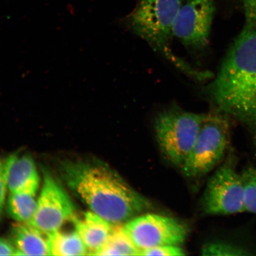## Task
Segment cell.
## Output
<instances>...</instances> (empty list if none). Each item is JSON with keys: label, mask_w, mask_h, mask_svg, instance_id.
I'll return each mask as SVG.
<instances>
[{"label": "cell", "mask_w": 256, "mask_h": 256, "mask_svg": "<svg viewBox=\"0 0 256 256\" xmlns=\"http://www.w3.org/2000/svg\"><path fill=\"white\" fill-rule=\"evenodd\" d=\"M204 92L216 112L242 124L256 146V30L243 28Z\"/></svg>", "instance_id": "1"}, {"label": "cell", "mask_w": 256, "mask_h": 256, "mask_svg": "<svg viewBox=\"0 0 256 256\" xmlns=\"http://www.w3.org/2000/svg\"><path fill=\"white\" fill-rule=\"evenodd\" d=\"M62 171L67 185L90 209L115 225L152 208L148 200L104 163L66 162Z\"/></svg>", "instance_id": "2"}, {"label": "cell", "mask_w": 256, "mask_h": 256, "mask_svg": "<svg viewBox=\"0 0 256 256\" xmlns=\"http://www.w3.org/2000/svg\"><path fill=\"white\" fill-rule=\"evenodd\" d=\"M187 0H138L124 21L134 34L152 49L162 54L190 78L199 80L203 72L197 71L176 56L170 48L174 37L176 18Z\"/></svg>", "instance_id": "3"}, {"label": "cell", "mask_w": 256, "mask_h": 256, "mask_svg": "<svg viewBox=\"0 0 256 256\" xmlns=\"http://www.w3.org/2000/svg\"><path fill=\"white\" fill-rule=\"evenodd\" d=\"M206 114L192 113L177 107L160 112L154 121L156 140L170 162L184 164L193 147Z\"/></svg>", "instance_id": "4"}, {"label": "cell", "mask_w": 256, "mask_h": 256, "mask_svg": "<svg viewBox=\"0 0 256 256\" xmlns=\"http://www.w3.org/2000/svg\"><path fill=\"white\" fill-rule=\"evenodd\" d=\"M229 119L216 112L206 114L194 145L182 166L184 176L204 177L222 163L230 144Z\"/></svg>", "instance_id": "5"}, {"label": "cell", "mask_w": 256, "mask_h": 256, "mask_svg": "<svg viewBox=\"0 0 256 256\" xmlns=\"http://www.w3.org/2000/svg\"><path fill=\"white\" fill-rule=\"evenodd\" d=\"M232 149L207 182L201 206L208 216H230L246 212L244 188Z\"/></svg>", "instance_id": "6"}, {"label": "cell", "mask_w": 256, "mask_h": 256, "mask_svg": "<svg viewBox=\"0 0 256 256\" xmlns=\"http://www.w3.org/2000/svg\"><path fill=\"white\" fill-rule=\"evenodd\" d=\"M124 226L140 252L162 245L180 246L188 233L187 226L180 220L156 214H140Z\"/></svg>", "instance_id": "7"}, {"label": "cell", "mask_w": 256, "mask_h": 256, "mask_svg": "<svg viewBox=\"0 0 256 256\" xmlns=\"http://www.w3.org/2000/svg\"><path fill=\"white\" fill-rule=\"evenodd\" d=\"M76 218V207L71 198L62 186L46 172L36 212L30 224L49 236Z\"/></svg>", "instance_id": "8"}, {"label": "cell", "mask_w": 256, "mask_h": 256, "mask_svg": "<svg viewBox=\"0 0 256 256\" xmlns=\"http://www.w3.org/2000/svg\"><path fill=\"white\" fill-rule=\"evenodd\" d=\"M215 0H187L176 18L174 36L186 47L201 50L209 43Z\"/></svg>", "instance_id": "9"}, {"label": "cell", "mask_w": 256, "mask_h": 256, "mask_svg": "<svg viewBox=\"0 0 256 256\" xmlns=\"http://www.w3.org/2000/svg\"><path fill=\"white\" fill-rule=\"evenodd\" d=\"M4 162L6 183L10 193L36 195L40 178L32 156L15 153Z\"/></svg>", "instance_id": "10"}, {"label": "cell", "mask_w": 256, "mask_h": 256, "mask_svg": "<svg viewBox=\"0 0 256 256\" xmlns=\"http://www.w3.org/2000/svg\"><path fill=\"white\" fill-rule=\"evenodd\" d=\"M73 222L88 255L94 256L104 247L115 225L92 210L86 212L81 219L76 218Z\"/></svg>", "instance_id": "11"}, {"label": "cell", "mask_w": 256, "mask_h": 256, "mask_svg": "<svg viewBox=\"0 0 256 256\" xmlns=\"http://www.w3.org/2000/svg\"><path fill=\"white\" fill-rule=\"evenodd\" d=\"M12 238L16 249V256H50L49 236L30 223L14 224Z\"/></svg>", "instance_id": "12"}, {"label": "cell", "mask_w": 256, "mask_h": 256, "mask_svg": "<svg viewBox=\"0 0 256 256\" xmlns=\"http://www.w3.org/2000/svg\"><path fill=\"white\" fill-rule=\"evenodd\" d=\"M50 256L88 255L87 247L76 228L72 231L62 229L49 235Z\"/></svg>", "instance_id": "13"}, {"label": "cell", "mask_w": 256, "mask_h": 256, "mask_svg": "<svg viewBox=\"0 0 256 256\" xmlns=\"http://www.w3.org/2000/svg\"><path fill=\"white\" fill-rule=\"evenodd\" d=\"M140 254L123 224L114 225L110 238L96 256H140Z\"/></svg>", "instance_id": "14"}, {"label": "cell", "mask_w": 256, "mask_h": 256, "mask_svg": "<svg viewBox=\"0 0 256 256\" xmlns=\"http://www.w3.org/2000/svg\"><path fill=\"white\" fill-rule=\"evenodd\" d=\"M36 195L10 193L8 200L9 216L18 222L30 223L36 212Z\"/></svg>", "instance_id": "15"}, {"label": "cell", "mask_w": 256, "mask_h": 256, "mask_svg": "<svg viewBox=\"0 0 256 256\" xmlns=\"http://www.w3.org/2000/svg\"><path fill=\"white\" fill-rule=\"evenodd\" d=\"M252 250L245 246L234 242H208L203 246L201 254L203 256H251Z\"/></svg>", "instance_id": "16"}, {"label": "cell", "mask_w": 256, "mask_h": 256, "mask_svg": "<svg viewBox=\"0 0 256 256\" xmlns=\"http://www.w3.org/2000/svg\"><path fill=\"white\" fill-rule=\"evenodd\" d=\"M241 174L244 188L245 211L256 214V168L249 166Z\"/></svg>", "instance_id": "17"}, {"label": "cell", "mask_w": 256, "mask_h": 256, "mask_svg": "<svg viewBox=\"0 0 256 256\" xmlns=\"http://www.w3.org/2000/svg\"><path fill=\"white\" fill-rule=\"evenodd\" d=\"M184 250L177 245H162L143 250L140 256H184Z\"/></svg>", "instance_id": "18"}, {"label": "cell", "mask_w": 256, "mask_h": 256, "mask_svg": "<svg viewBox=\"0 0 256 256\" xmlns=\"http://www.w3.org/2000/svg\"><path fill=\"white\" fill-rule=\"evenodd\" d=\"M246 17L245 27L256 30V0H241Z\"/></svg>", "instance_id": "19"}, {"label": "cell", "mask_w": 256, "mask_h": 256, "mask_svg": "<svg viewBox=\"0 0 256 256\" xmlns=\"http://www.w3.org/2000/svg\"><path fill=\"white\" fill-rule=\"evenodd\" d=\"M7 188H8L6 180L4 162L0 160V215L4 207Z\"/></svg>", "instance_id": "20"}, {"label": "cell", "mask_w": 256, "mask_h": 256, "mask_svg": "<svg viewBox=\"0 0 256 256\" xmlns=\"http://www.w3.org/2000/svg\"><path fill=\"white\" fill-rule=\"evenodd\" d=\"M17 249L14 243L0 238V256H16Z\"/></svg>", "instance_id": "21"}]
</instances>
